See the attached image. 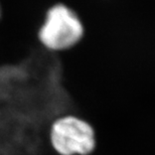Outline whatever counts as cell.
<instances>
[{
  "label": "cell",
  "instance_id": "1",
  "mask_svg": "<svg viewBox=\"0 0 155 155\" xmlns=\"http://www.w3.org/2000/svg\"><path fill=\"white\" fill-rule=\"evenodd\" d=\"M85 28L78 15L66 1L54 0L38 30V41L49 52H64L79 45Z\"/></svg>",
  "mask_w": 155,
  "mask_h": 155
},
{
  "label": "cell",
  "instance_id": "2",
  "mask_svg": "<svg viewBox=\"0 0 155 155\" xmlns=\"http://www.w3.org/2000/svg\"><path fill=\"white\" fill-rule=\"evenodd\" d=\"M48 142L57 155H91L96 149V134L88 121L64 114L49 125Z\"/></svg>",
  "mask_w": 155,
  "mask_h": 155
},
{
  "label": "cell",
  "instance_id": "3",
  "mask_svg": "<svg viewBox=\"0 0 155 155\" xmlns=\"http://www.w3.org/2000/svg\"><path fill=\"white\" fill-rule=\"evenodd\" d=\"M2 16V9H1V3H0V19H1Z\"/></svg>",
  "mask_w": 155,
  "mask_h": 155
}]
</instances>
